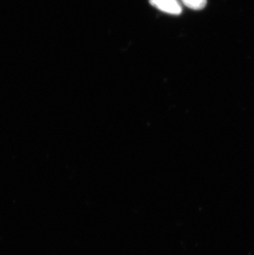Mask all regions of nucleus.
Here are the masks:
<instances>
[{
    "instance_id": "obj_1",
    "label": "nucleus",
    "mask_w": 254,
    "mask_h": 255,
    "mask_svg": "<svg viewBox=\"0 0 254 255\" xmlns=\"http://www.w3.org/2000/svg\"><path fill=\"white\" fill-rule=\"evenodd\" d=\"M149 3L168 14L179 15L182 12V6L178 0H149Z\"/></svg>"
},
{
    "instance_id": "obj_2",
    "label": "nucleus",
    "mask_w": 254,
    "mask_h": 255,
    "mask_svg": "<svg viewBox=\"0 0 254 255\" xmlns=\"http://www.w3.org/2000/svg\"><path fill=\"white\" fill-rule=\"evenodd\" d=\"M183 4L193 10H202L206 7V0H182Z\"/></svg>"
}]
</instances>
